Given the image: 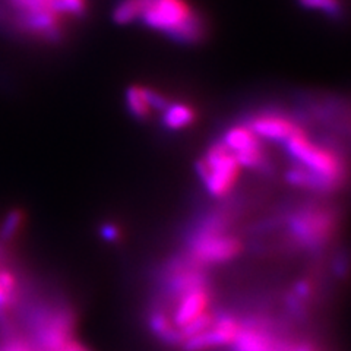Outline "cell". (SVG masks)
<instances>
[{
	"label": "cell",
	"mask_w": 351,
	"mask_h": 351,
	"mask_svg": "<svg viewBox=\"0 0 351 351\" xmlns=\"http://www.w3.org/2000/svg\"><path fill=\"white\" fill-rule=\"evenodd\" d=\"M289 243L298 249H324L335 234L338 215L326 205H304L282 218Z\"/></svg>",
	"instance_id": "2"
},
{
	"label": "cell",
	"mask_w": 351,
	"mask_h": 351,
	"mask_svg": "<svg viewBox=\"0 0 351 351\" xmlns=\"http://www.w3.org/2000/svg\"><path fill=\"white\" fill-rule=\"evenodd\" d=\"M103 234H104V237H106L107 240H116V239H117V234H119V230H117V227H114V226L107 224V226L104 227V230H103Z\"/></svg>",
	"instance_id": "17"
},
{
	"label": "cell",
	"mask_w": 351,
	"mask_h": 351,
	"mask_svg": "<svg viewBox=\"0 0 351 351\" xmlns=\"http://www.w3.org/2000/svg\"><path fill=\"white\" fill-rule=\"evenodd\" d=\"M197 171L206 192L214 199H224L234 191L241 167L233 152L223 144V141H218L199 161Z\"/></svg>",
	"instance_id": "3"
},
{
	"label": "cell",
	"mask_w": 351,
	"mask_h": 351,
	"mask_svg": "<svg viewBox=\"0 0 351 351\" xmlns=\"http://www.w3.org/2000/svg\"><path fill=\"white\" fill-rule=\"evenodd\" d=\"M193 14L186 0H145L139 22L170 38Z\"/></svg>",
	"instance_id": "5"
},
{
	"label": "cell",
	"mask_w": 351,
	"mask_h": 351,
	"mask_svg": "<svg viewBox=\"0 0 351 351\" xmlns=\"http://www.w3.org/2000/svg\"><path fill=\"white\" fill-rule=\"evenodd\" d=\"M21 294V281L18 274L10 265L3 246L0 245V317L5 319L6 312L15 306Z\"/></svg>",
	"instance_id": "9"
},
{
	"label": "cell",
	"mask_w": 351,
	"mask_h": 351,
	"mask_svg": "<svg viewBox=\"0 0 351 351\" xmlns=\"http://www.w3.org/2000/svg\"><path fill=\"white\" fill-rule=\"evenodd\" d=\"M170 300L174 303L173 315L170 316L171 322L176 328L180 329L191 321L196 319L197 316L210 311L213 300L210 281L186 289L179 294H176Z\"/></svg>",
	"instance_id": "7"
},
{
	"label": "cell",
	"mask_w": 351,
	"mask_h": 351,
	"mask_svg": "<svg viewBox=\"0 0 351 351\" xmlns=\"http://www.w3.org/2000/svg\"><path fill=\"white\" fill-rule=\"evenodd\" d=\"M8 3L12 6L16 14L53 12L50 8V0H8Z\"/></svg>",
	"instance_id": "15"
},
{
	"label": "cell",
	"mask_w": 351,
	"mask_h": 351,
	"mask_svg": "<svg viewBox=\"0 0 351 351\" xmlns=\"http://www.w3.org/2000/svg\"><path fill=\"white\" fill-rule=\"evenodd\" d=\"M223 144L233 152L239 166L258 173H272L271 160L265 144L245 123L236 125L224 132Z\"/></svg>",
	"instance_id": "4"
},
{
	"label": "cell",
	"mask_w": 351,
	"mask_h": 351,
	"mask_svg": "<svg viewBox=\"0 0 351 351\" xmlns=\"http://www.w3.org/2000/svg\"><path fill=\"white\" fill-rule=\"evenodd\" d=\"M304 9L319 10L331 19H341L344 16V6L339 0H299Z\"/></svg>",
	"instance_id": "14"
},
{
	"label": "cell",
	"mask_w": 351,
	"mask_h": 351,
	"mask_svg": "<svg viewBox=\"0 0 351 351\" xmlns=\"http://www.w3.org/2000/svg\"><path fill=\"white\" fill-rule=\"evenodd\" d=\"M240 321L234 315H215L213 325L206 331L197 334L182 343L183 351H205L217 347L230 346L239 332Z\"/></svg>",
	"instance_id": "6"
},
{
	"label": "cell",
	"mask_w": 351,
	"mask_h": 351,
	"mask_svg": "<svg viewBox=\"0 0 351 351\" xmlns=\"http://www.w3.org/2000/svg\"><path fill=\"white\" fill-rule=\"evenodd\" d=\"M245 125L263 142L280 145L291 138V135L300 126L293 117L280 112H272V110L259 112L255 116L249 117Z\"/></svg>",
	"instance_id": "8"
},
{
	"label": "cell",
	"mask_w": 351,
	"mask_h": 351,
	"mask_svg": "<svg viewBox=\"0 0 351 351\" xmlns=\"http://www.w3.org/2000/svg\"><path fill=\"white\" fill-rule=\"evenodd\" d=\"M162 125L170 130H182L192 126L196 120L195 110L184 103H170L161 113Z\"/></svg>",
	"instance_id": "11"
},
{
	"label": "cell",
	"mask_w": 351,
	"mask_h": 351,
	"mask_svg": "<svg viewBox=\"0 0 351 351\" xmlns=\"http://www.w3.org/2000/svg\"><path fill=\"white\" fill-rule=\"evenodd\" d=\"M60 351H93V350L88 348L85 344H82L81 341H78V339L73 337L63 346V348Z\"/></svg>",
	"instance_id": "16"
},
{
	"label": "cell",
	"mask_w": 351,
	"mask_h": 351,
	"mask_svg": "<svg viewBox=\"0 0 351 351\" xmlns=\"http://www.w3.org/2000/svg\"><path fill=\"white\" fill-rule=\"evenodd\" d=\"M148 328L154 337L169 347H180L183 343L179 329L173 325L171 317L161 307H156L149 312Z\"/></svg>",
	"instance_id": "10"
},
{
	"label": "cell",
	"mask_w": 351,
	"mask_h": 351,
	"mask_svg": "<svg viewBox=\"0 0 351 351\" xmlns=\"http://www.w3.org/2000/svg\"><path fill=\"white\" fill-rule=\"evenodd\" d=\"M126 104L130 114L141 120H145L152 114V108L147 97V86H130L126 93Z\"/></svg>",
	"instance_id": "12"
},
{
	"label": "cell",
	"mask_w": 351,
	"mask_h": 351,
	"mask_svg": "<svg viewBox=\"0 0 351 351\" xmlns=\"http://www.w3.org/2000/svg\"><path fill=\"white\" fill-rule=\"evenodd\" d=\"M282 147L293 164L311 171L324 183L328 195L341 189L348 180L347 160L334 148L315 142L303 126H299Z\"/></svg>",
	"instance_id": "1"
},
{
	"label": "cell",
	"mask_w": 351,
	"mask_h": 351,
	"mask_svg": "<svg viewBox=\"0 0 351 351\" xmlns=\"http://www.w3.org/2000/svg\"><path fill=\"white\" fill-rule=\"evenodd\" d=\"M145 8V0H119L113 9V21L119 25L138 22Z\"/></svg>",
	"instance_id": "13"
}]
</instances>
